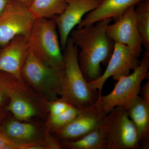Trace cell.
<instances>
[{
  "instance_id": "6da1fadb",
  "label": "cell",
  "mask_w": 149,
  "mask_h": 149,
  "mask_svg": "<svg viewBox=\"0 0 149 149\" xmlns=\"http://www.w3.org/2000/svg\"><path fill=\"white\" fill-rule=\"evenodd\" d=\"M112 19H102L72 29L70 34V38L79 49V65L88 83L101 76V64L107 65L111 57L115 42L107 35L106 29Z\"/></svg>"
},
{
  "instance_id": "7a4b0ae2",
  "label": "cell",
  "mask_w": 149,
  "mask_h": 149,
  "mask_svg": "<svg viewBox=\"0 0 149 149\" xmlns=\"http://www.w3.org/2000/svg\"><path fill=\"white\" fill-rule=\"evenodd\" d=\"M64 67L58 95L73 107L84 109L94 106L98 98V93L92 91L85 80L78 60L79 49L70 37L63 51Z\"/></svg>"
},
{
  "instance_id": "9c48e42d",
  "label": "cell",
  "mask_w": 149,
  "mask_h": 149,
  "mask_svg": "<svg viewBox=\"0 0 149 149\" xmlns=\"http://www.w3.org/2000/svg\"><path fill=\"white\" fill-rule=\"evenodd\" d=\"M135 6L128 8L114 23L109 24L106 32L108 36L115 43L127 46L140 57L143 52V46L137 26Z\"/></svg>"
},
{
  "instance_id": "7c38bea8",
  "label": "cell",
  "mask_w": 149,
  "mask_h": 149,
  "mask_svg": "<svg viewBox=\"0 0 149 149\" xmlns=\"http://www.w3.org/2000/svg\"><path fill=\"white\" fill-rule=\"evenodd\" d=\"M105 114L96 104L82 110L72 121L56 130L60 139L72 141L91 133L100 126Z\"/></svg>"
},
{
  "instance_id": "277c9868",
  "label": "cell",
  "mask_w": 149,
  "mask_h": 149,
  "mask_svg": "<svg viewBox=\"0 0 149 149\" xmlns=\"http://www.w3.org/2000/svg\"><path fill=\"white\" fill-rule=\"evenodd\" d=\"M149 51L146 50L139 66L132 73L117 80L114 89L106 95L97 99L96 104L105 115L116 107L126 109L137 96L141 90V84L148 75Z\"/></svg>"
},
{
  "instance_id": "52a82bcc",
  "label": "cell",
  "mask_w": 149,
  "mask_h": 149,
  "mask_svg": "<svg viewBox=\"0 0 149 149\" xmlns=\"http://www.w3.org/2000/svg\"><path fill=\"white\" fill-rule=\"evenodd\" d=\"M35 20L28 7L18 0H10L0 15V47L18 35L28 37Z\"/></svg>"
},
{
  "instance_id": "7402d4cb",
  "label": "cell",
  "mask_w": 149,
  "mask_h": 149,
  "mask_svg": "<svg viewBox=\"0 0 149 149\" xmlns=\"http://www.w3.org/2000/svg\"><path fill=\"white\" fill-rule=\"evenodd\" d=\"M72 106L69 103L62 99L55 100L51 104L50 106L51 117L61 114Z\"/></svg>"
},
{
  "instance_id": "ac0fdd59",
  "label": "cell",
  "mask_w": 149,
  "mask_h": 149,
  "mask_svg": "<svg viewBox=\"0 0 149 149\" xmlns=\"http://www.w3.org/2000/svg\"><path fill=\"white\" fill-rule=\"evenodd\" d=\"M8 111L19 120H28L37 114L34 107L19 94H14L9 97Z\"/></svg>"
},
{
  "instance_id": "44dd1931",
  "label": "cell",
  "mask_w": 149,
  "mask_h": 149,
  "mask_svg": "<svg viewBox=\"0 0 149 149\" xmlns=\"http://www.w3.org/2000/svg\"><path fill=\"white\" fill-rule=\"evenodd\" d=\"M83 109L72 106L64 112L51 117V122L56 130L62 128L72 121Z\"/></svg>"
},
{
  "instance_id": "603a6c76",
  "label": "cell",
  "mask_w": 149,
  "mask_h": 149,
  "mask_svg": "<svg viewBox=\"0 0 149 149\" xmlns=\"http://www.w3.org/2000/svg\"><path fill=\"white\" fill-rule=\"evenodd\" d=\"M17 143L10 139L4 133L0 132V149H15Z\"/></svg>"
},
{
  "instance_id": "cb8c5ba5",
  "label": "cell",
  "mask_w": 149,
  "mask_h": 149,
  "mask_svg": "<svg viewBox=\"0 0 149 149\" xmlns=\"http://www.w3.org/2000/svg\"><path fill=\"white\" fill-rule=\"evenodd\" d=\"M141 95V97L148 104H149V81H147L141 87L140 94Z\"/></svg>"
},
{
  "instance_id": "5bb4252c",
  "label": "cell",
  "mask_w": 149,
  "mask_h": 149,
  "mask_svg": "<svg viewBox=\"0 0 149 149\" xmlns=\"http://www.w3.org/2000/svg\"><path fill=\"white\" fill-rule=\"evenodd\" d=\"M127 113L135 125L141 148H149V104L138 96L127 109Z\"/></svg>"
},
{
  "instance_id": "30bf717a",
  "label": "cell",
  "mask_w": 149,
  "mask_h": 149,
  "mask_svg": "<svg viewBox=\"0 0 149 149\" xmlns=\"http://www.w3.org/2000/svg\"><path fill=\"white\" fill-rule=\"evenodd\" d=\"M64 11L54 17L59 35L62 51L64 50L70 34L86 13L97 8L102 0H66Z\"/></svg>"
},
{
  "instance_id": "d6986e66",
  "label": "cell",
  "mask_w": 149,
  "mask_h": 149,
  "mask_svg": "<svg viewBox=\"0 0 149 149\" xmlns=\"http://www.w3.org/2000/svg\"><path fill=\"white\" fill-rule=\"evenodd\" d=\"M3 130V133L13 141H28L36 133L35 127L32 124L13 120L8 122Z\"/></svg>"
},
{
  "instance_id": "4fadbf2b",
  "label": "cell",
  "mask_w": 149,
  "mask_h": 149,
  "mask_svg": "<svg viewBox=\"0 0 149 149\" xmlns=\"http://www.w3.org/2000/svg\"><path fill=\"white\" fill-rule=\"evenodd\" d=\"M142 0H102L100 5L88 13L77 25V28L94 24L97 22L107 18L115 21L122 16L128 8L136 6Z\"/></svg>"
},
{
  "instance_id": "484cf974",
  "label": "cell",
  "mask_w": 149,
  "mask_h": 149,
  "mask_svg": "<svg viewBox=\"0 0 149 149\" xmlns=\"http://www.w3.org/2000/svg\"><path fill=\"white\" fill-rule=\"evenodd\" d=\"M18 1L23 3L25 6L29 8L32 4L33 0H18Z\"/></svg>"
},
{
  "instance_id": "ffe728a7",
  "label": "cell",
  "mask_w": 149,
  "mask_h": 149,
  "mask_svg": "<svg viewBox=\"0 0 149 149\" xmlns=\"http://www.w3.org/2000/svg\"><path fill=\"white\" fill-rule=\"evenodd\" d=\"M18 82L11 74L0 72V104L3 103L7 98H9L12 95L18 93L16 90L13 89L15 88L13 84Z\"/></svg>"
},
{
  "instance_id": "8992f818",
  "label": "cell",
  "mask_w": 149,
  "mask_h": 149,
  "mask_svg": "<svg viewBox=\"0 0 149 149\" xmlns=\"http://www.w3.org/2000/svg\"><path fill=\"white\" fill-rule=\"evenodd\" d=\"M62 71L46 64L29 49L22 70V75L23 80L37 91L56 100Z\"/></svg>"
},
{
  "instance_id": "e0dca14e",
  "label": "cell",
  "mask_w": 149,
  "mask_h": 149,
  "mask_svg": "<svg viewBox=\"0 0 149 149\" xmlns=\"http://www.w3.org/2000/svg\"><path fill=\"white\" fill-rule=\"evenodd\" d=\"M137 26L142 46L149 51V0H142L135 6Z\"/></svg>"
},
{
  "instance_id": "9a60e30c",
  "label": "cell",
  "mask_w": 149,
  "mask_h": 149,
  "mask_svg": "<svg viewBox=\"0 0 149 149\" xmlns=\"http://www.w3.org/2000/svg\"><path fill=\"white\" fill-rule=\"evenodd\" d=\"M66 0H33L29 8L35 19L53 18L64 11Z\"/></svg>"
},
{
  "instance_id": "2e32d148",
  "label": "cell",
  "mask_w": 149,
  "mask_h": 149,
  "mask_svg": "<svg viewBox=\"0 0 149 149\" xmlns=\"http://www.w3.org/2000/svg\"><path fill=\"white\" fill-rule=\"evenodd\" d=\"M67 148L73 149H107L105 138L100 126L87 135L65 142Z\"/></svg>"
},
{
  "instance_id": "ba28073f",
  "label": "cell",
  "mask_w": 149,
  "mask_h": 149,
  "mask_svg": "<svg viewBox=\"0 0 149 149\" xmlns=\"http://www.w3.org/2000/svg\"><path fill=\"white\" fill-rule=\"evenodd\" d=\"M139 58L127 46L115 43L113 52L105 71L97 79L88 83L91 90L97 92L98 98L102 95L103 87L109 77L117 81L130 74V71L134 70L140 64Z\"/></svg>"
},
{
  "instance_id": "3957f363",
  "label": "cell",
  "mask_w": 149,
  "mask_h": 149,
  "mask_svg": "<svg viewBox=\"0 0 149 149\" xmlns=\"http://www.w3.org/2000/svg\"><path fill=\"white\" fill-rule=\"evenodd\" d=\"M29 50L44 63L62 70L64 58L54 18L35 19L27 37Z\"/></svg>"
},
{
  "instance_id": "8fae6325",
  "label": "cell",
  "mask_w": 149,
  "mask_h": 149,
  "mask_svg": "<svg viewBox=\"0 0 149 149\" xmlns=\"http://www.w3.org/2000/svg\"><path fill=\"white\" fill-rule=\"evenodd\" d=\"M29 52L27 37L23 35L14 37L0 49V72L10 74L22 83V70Z\"/></svg>"
},
{
  "instance_id": "5b68a950",
  "label": "cell",
  "mask_w": 149,
  "mask_h": 149,
  "mask_svg": "<svg viewBox=\"0 0 149 149\" xmlns=\"http://www.w3.org/2000/svg\"><path fill=\"white\" fill-rule=\"evenodd\" d=\"M100 127L104 135L107 149L140 148L137 130L125 108L115 107L105 115Z\"/></svg>"
},
{
  "instance_id": "d4e9b609",
  "label": "cell",
  "mask_w": 149,
  "mask_h": 149,
  "mask_svg": "<svg viewBox=\"0 0 149 149\" xmlns=\"http://www.w3.org/2000/svg\"><path fill=\"white\" fill-rule=\"evenodd\" d=\"M10 0H0V15L5 10Z\"/></svg>"
}]
</instances>
